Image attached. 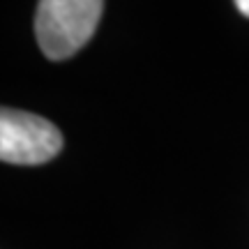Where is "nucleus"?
<instances>
[{
    "instance_id": "1",
    "label": "nucleus",
    "mask_w": 249,
    "mask_h": 249,
    "mask_svg": "<svg viewBox=\"0 0 249 249\" xmlns=\"http://www.w3.org/2000/svg\"><path fill=\"white\" fill-rule=\"evenodd\" d=\"M104 0H39L35 37L49 60L76 55L95 35Z\"/></svg>"
},
{
    "instance_id": "2",
    "label": "nucleus",
    "mask_w": 249,
    "mask_h": 249,
    "mask_svg": "<svg viewBox=\"0 0 249 249\" xmlns=\"http://www.w3.org/2000/svg\"><path fill=\"white\" fill-rule=\"evenodd\" d=\"M62 150V134L46 118L2 108L0 113V160L5 164L37 166L58 157Z\"/></svg>"
},
{
    "instance_id": "3",
    "label": "nucleus",
    "mask_w": 249,
    "mask_h": 249,
    "mask_svg": "<svg viewBox=\"0 0 249 249\" xmlns=\"http://www.w3.org/2000/svg\"><path fill=\"white\" fill-rule=\"evenodd\" d=\"M233 2H235V7L240 9V14H245L249 18V0H233Z\"/></svg>"
}]
</instances>
